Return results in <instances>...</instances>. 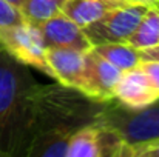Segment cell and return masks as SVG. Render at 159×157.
Returning a JSON list of instances; mask_svg holds the SVG:
<instances>
[{
	"mask_svg": "<svg viewBox=\"0 0 159 157\" xmlns=\"http://www.w3.org/2000/svg\"><path fill=\"white\" fill-rule=\"evenodd\" d=\"M39 88L26 65L0 48V156L25 153L34 131Z\"/></svg>",
	"mask_w": 159,
	"mask_h": 157,
	"instance_id": "cell-1",
	"label": "cell"
},
{
	"mask_svg": "<svg viewBox=\"0 0 159 157\" xmlns=\"http://www.w3.org/2000/svg\"><path fill=\"white\" fill-rule=\"evenodd\" d=\"M96 120L116 133L124 145L159 139V103L156 102L138 109L125 106L124 109L101 111Z\"/></svg>",
	"mask_w": 159,
	"mask_h": 157,
	"instance_id": "cell-2",
	"label": "cell"
},
{
	"mask_svg": "<svg viewBox=\"0 0 159 157\" xmlns=\"http://www.w3.org/2000/svg\"><path fill=\"white\" fill-rule=\"evenodd\" d=\"M150 3H120L110 8L105 14L82 28L91 45L110 43V42H127L131 33L136 29L142 15L145 14Z\"/></svg>",
	"mask_w": 159,
	"mask_h": 157,
	"instance_id": "cell-3",
	"label": "cell"
},
{
	"mask_svg": "<svg viewBox=\"0 0 159 157\" xmlns=\"http://www.w3.org/2000/svg\"><path fill=\"white\" fill-rule=\"evenodd\" d=\"M0 48H3L17 62L36 68L51 77L45 60V43L39 26L23 22L0 29Z\"/></svg>",
	"mask_w": 159,
	"mask_h": 157,
	"instance_id": "cell-4",
	"label": "cell"
},
{
	"mask_svg": "<svg viewBox=\"0 0 159 157\" xmlns=\"http://www.w3.org/2000/svg\"><path fill=\"white\" fill-rule=\"evenodd\" d=\"M45 60L51 77L70 89L87 93V52L68 48H47Z\"/></svg>",
	"mask_w": 159,
	"mask_h": 157,
	"instance_id": "cell-5",
	"label": "cell"
},
{
	"mask_svg": "<svg viewBox=\"0 0 159 157\" xmlns=\"http://www.w3.org/2000/svg\"><path fill=\"white\" fill-rule=\"evenodd\" d=\"M122 69L105 60L93 50L87 51V93L85 96L98 103L114 99V88Z\"/></svg>",
	"mask_w": 159,
	"mask_h": 157,
	"instance_id": "cell-6",
	"label": "cell"
},
{
	"mask_svg": "<svg viewBox=\"0 0 159 157\" xmlns=\"http://www.w3.org/2000/svg\"><path fill=\"white\" fill-rule=\"evenodd\" d=\"M36 26H39L47 48H68L82 52H87L93 48L84 29L71 19H68L63 12L56 14L54 17Z\"/></svg>",
	"mask_w": 159,
	"mask_h": 157,
	"instance_id": "cell-7",
	"label": "cell"
},
{
	"mask_svg": "<svg viewBox=\"0 0 159 157\" xmlns=\"http://www.w3.org/2000/svg\"><path fill=\"white\" fill-rule=\"evenodd\" d=\"M114 99L127 108L138 109L158 102L159 94L138 65L122 72L114 88Z\"/></svg>",
	"mask_w": 159,
	"mask_h": 157,
	"instance_id": "cell-8",
	"label": "cell"
},
{
	"mask_svg": "<svg viewBox=\"0 0 159 157\" xmlns=\"http://www.w3.org/2000/svg\"><path fill=\"white\" fill-rule=\"evenodd\" d=\"M74 128L70 126H47L34 131L31 136L23 156H40V157H65L66 146Z\"/></svg>",
	"mask_w": 159,
	"mask_h": 157,
	"instance_id": "cell-9",
	"label": "cell"
},
{
	"mask_svg": "<svg viewBox=\"0 0 159 157\" xmlns=\"http://www.w3.org/2000/svg\"><path fill=\"white\" fill-rule=\"evenodd\" d=\"M65 157H104L101 126L98 122L84 125L71 134Z\"/></svg>",
	"mask_w": 159,
	"mask_h": 157,
	"instance_id": "cell-10",
	"label": "cell"
},
{
	"mask_svg": "<svg viewBox=\"0 0 159 157\" xmlns=\"http://www.w3.org/2000/svg\"><path fill=\"white\" fill-rule=\"evenodd\" d=\"M116 5L117 3H111L108 0H65L62 12L80 28H85L99 20L110 8Z\"/></svg>",
	"mask_w": 159,
	"mask_h": 157,
	"instance_id": "cell-11",
	"label": "cell"
},
{
	"mask_svg": "<svg viewBox=\"0 0 159 157\" xmlns=\"http://www.w3.org/2000/svg\"><path fill=\"white\" fill-rule=\"evenodd\" d=\"M127 43L134 50H148L159 45V11L153 3L148 5L136 29L127 39Z\"/></svg>",
	"mask_w": 159,
	"mask_h": 157,
	"instance_id": "cell-12",
	"label": "cell"
},
{
	"mask_svg": "<svg viewBox=\"0 0 159 157\" xmlns=\"http://www.w3.org/2000/svg\"><path fill=\"white\" fill-rule=\"evenodd\" d=\"M94 52L102 55L105 60L113 63L122 71L131 69L141 63L139 51L130 46L127 42H110V43H99L91 48Z\"/></svg>",
	"mask_w": 159,
	"mask_h": 157,
	"instance_id": "cell-13",
	"label": "cell"
},
{
	"mask_svg": "<svg viewBox=\"0 0 159 157\" xmlns=\"http://www.w3.org/2000/svg\"><path fill=\"white\" fill-rule=\"evenodd\" d=\"M63 2L65 0H22L19 9L25 22L40 25L42 22L62 12Z\"/></svg>",
	"mask_w": 159,
	"mask_h": 157,
	"instance_id": "cell-14",
	"label": "cell"
},
{
	"mask_svg": "<svg viewBox=\"0 0 159 157\" xmlns=\"http://www.w3.org/2000/svg\"><path fill=\"white\" fill-rule=\"evenodd\" d=\"M117 157H159V139L122 145Z\"/></svg>",
	"mask_w": 159,
	"mask_h": 157,
	"instance_id": "cell-15",
	"label": "cell"
},
{
	"mask_svg": "<svg viewBox=\"0 0 159 157\" xmlns=\"http://www.w3.org/2000/svg\"><path fill=\"white\" fill-rule=\"evenodd\" d=\"M23 22H25V19L16 5L9 3L8 0H0V29L14 26V25H19Z\"/></svg>",
	"mask_w": 159,
	"mask_h": 157,
	"instance_id": "cell-16",
	"label": "cell"
},
{
	"mask_svg": "<svg viewBox=\"0 0 159 157\" xmlns=\"http://www.w3.org/2000/svg\"><path fill=\"white\" fill-rule=\"evenodd\" d=\"M139 68L145 72L152 86L159 94V60H141Z\"/></svg>",
	"mask_w": 159,
	"mask_h": 157,
	"instance_id": "cell-17",
	"label": "cell"
},
{
	"mask_svg": "<svg viewBox=\"0 0 159 157\" xmlns=\"http://www.w3.org/2000/svg\"><path fill=\"white\" fill-rule=\"evenodd\" d=\"M141 60H159V45L148 50H138Z\"/></svg>",
	"mask_w": 159,
	"mask_h": 157,
	"instance_id": "cell-18",
	"label": "cell"
},
{
	"mask_svg": "<svg viewBox=\"0 0 159 157\" xmlns=\"http://www.w3.org/2000/svg\"><path fill=\"white\" fill-rule=\"evenodd\" d=\"M124 3H153V0H120Z\"/></svg>",
	"mask_w": 159,
	"mask_h": 157,
	"instance_id": "cell-19",
	"label": "cell"
},
{
	"mask_svg": "<svg viewBox=\"0 0 159 157\" xmlns=\"http://www.w3.org/2000/svg\"><path fill=\"white\" fill-rule=\"evenodd\" d=\"M8 2H9V3H12V5H16L17 8H19V6H20V3H22V0H8Z\"/></svg>",
	"mask_w": 159,
	"mask_h": 157,
	"instance_id": "cell-20",
	"label": "cell"
},
{
	"mask_svg": "<svg viewBox=\"0 0 159 157\" xmlns=\"http://www.w3.org/2000/svg\"><path fill=\"white\" fill-rule=\"evenodd\" d=\"M153 5L156 6V9L159 11V0H153Z\"/></svg>",
	"mask_w": 159,
	"mask_h": 157,
	"instance_id": "cell-21",
	"label": "cell"
},
{
	"mask_svg": "<svg viewBox=\"0 0 159 157\" xmlns=\"http://www.w3.org/2000/svg\"><path fill=\"white\" fill-rule=\"evenodd\" d=\"M108 2H111V3H117V5H119V3H124V2H120V0H108Z\"/></svg>",
	"mask_w": 159,
	"mask_h": 157,
	"instance_id": "cell-22",
	"label": "cell"
}]
</instances>
